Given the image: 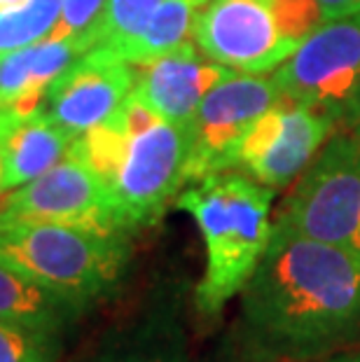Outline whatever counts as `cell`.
<instances>
[{
  "label": "cell",
  "instance_id": "4fadbf2b",
  "mask_svg": "<svg viewBox=\"0 0 360 362\" xmlns=\"http://www.w3.org/2000/svg\"><path fill=\"white\" fill-rule=\"evenodd\" d=\"M68 362H192V353L180 311L173 304H157L108 329Z\"/></svg>",
  "mask_w": 360,
  "mask_h": 362
},
{
  "label": "cell",
  "instance_id": "ac0fdd59",
  "mask_svg": "<svg viewBox=\"0 0 360 362\" xmlns=\"http://www.w3.org/2000/svg\"><path fill=\"white\" fill-rule=\"evenodd\" d=\"M64 0H26L0 12V54L47 40L54 30Z\"/></svg>",
  "mask_w": 360,
  "mask_h": 362
},
{
  "label": "cell",
  "instance_id": "484cf974",
  "mask_svg": "<svg viewBox=\"0 0 360 362\" xmlns=\"http://www.w3.org/2000/svg\"><path fill=\"white\" fill-rule=\"evenodd\" d=\"M351 138H354V141H356V145H358V148H360V122H358V124H356L354 129H351Z\"/></svg>",
  "mask_w": 360,
  "mask_h": 362
},
{
  "label": "cell",
  "instance_id": "83f0119b",
  "mask_svg": "<svg viewBox=\"0 0 360 362\" xmlns=\"http://www.w3.org/2000/svg\"><path fill=\"white\" fill-rule=\"evenodd\" d=\"M204 3H209V0H204Z\"/></svg>",
  "mask_w": 360,
  "mask_h": 362
},
{
  "label": "cell",
  "instance_id": "ffe728a7",
  "mask_svg": "<svg viewBox=\"0 0 360 362\" xmlns=\"http://www.w3.org/2000/svg\"><path fill=\"white\" fill-rule=\"evenodd\" d=\"M159 3L162 0H108L94 30L96 45L117 42L136 33Z\"/></svg>",
  "mask_w": 360,
  "mask_h": 362
},
{
  "label": "cell",
  "instance_id": "ba28073f",
  "mask_svg": "<svg viewBox=\"0 0 360 362\" xmlns=\"http://www.w3.org/2000/svg\"><path fill=\"white\" fill-rule=\"evenodd\" d=\"M192 37L211 61L250 75L277 71L300 47L274 0H209L197 12Z\"/></svg>",
  "mask_w": 360,
  "mask_h": 362
},
{
  "label": "cell",
  "instance_id": "9c48e42d",
  "mask_svg": "<svg viewBox=\"0 0 360 362\" xmlns=\"http://www.w3.org/2000/svg\"><path fill=\"white\" fill-rule=\"evenodd\" d=\"M0 220L54 222L129 234L103 180L71 152L50 171L12 189L0 204Z\"/></svg>",
  "mask_w": 360,
  "mask_h": 362
},
{
  "label": "cell",
  "instance_id": "52a82bcc",
  "mask_svg": "<svg viewBox=\"0 0 360 362\" xmlns=\"http://www.w3.org/2000/svg\"><path fill=\"white\" fill-rule=\"evenodd\" d=\"M279 98H283L279 84L267 75L234 73L216 84L185 129L187 185L234 171L243 138Z\"/></svg>",
  "mask_w": 360,
  "mask_h": 362
},
{
  "label": "cell",
  "instance_id": "e0dca14e",
  "mask_svg": "<svg viewBox=\"0 0 360 362\" xmlns=\"http://www.w3.org/2000/svg\"><path fill=\"white\" fill-rule=\"evenodd\" d=\"M80 311L54 292L0 262V320L66 332Z\"/></svg>",
  "mask_w": 360,
  "mask_h": 362
},
{
  "label": "cell",
  "instance_id": "8992f818",
  "mask_svg": "<svg viewBox=\"0 0 360 362\" xmlns=\"http://www.w3.org/2000/svg\"><path fill=\"white\" fill-rule=\"evenodd\" d=\"M281 94L325 112L335 127L360 122V12L327 19L274 71Z\"/></svg>",
  "mask_w": 360,
  "mask_h": 362
},
{
  "label": "cell",
  "instance_id": "d4e9b609",
  "mask_svg": "<svg viewBox=\"0 0 360 362\" xmlns=\"http://www.w3.org/2000/svg\"><path fill=\"white\" fill-rule=\"evenodd\" d=\"M26 0H0V12H5V10H14V7H19V5H24Z\"/></svg>",
  "mask_w": 360,
  "mask_h": 362
},
{
  "label": "cell",
  "instance_id": "603a6c76",
  "mask_svg": "<svg viewBox=\"0 0 360 362\" xmlns=\"http://www.w3.org/2000/svg\"><path fill=\"white\" fill-rule=\"evenodd\" d=\"M192 362H246V360H243L239 353H236L232 341L227 339V341H222L213 353H209V356H204V358H199V360L192 358Z\"/></svg>",
  "mask_w": 360,
  "mask_h": 362
},
{
  "label": "cell",
  "instance_id": "8fae6325",
  "mask_svg": "<svg viewBox=\"0 0 360 362\" xmlns=\"http://www.w3.org/2000/svg\"><path fill=\"white\" fill-rule=\"evenodd\" d=\"M136 84V66L91 47L47 87L42 112L78 138L105 122L127 101Z\"/></svg>",
  "mask_w": 360,
  "mask_h": 362
},
{
  "label": "cell",
  "instance_id": "5bb4252c",
  "mask_svg": "<svg viewBox=\"0 0 360 362\" xmlns=\"http://www.w3.org/2000/svg\"><path fill=\"white\" fill-rule=\"evenodd\" d=\"M91 47L80 37H47L0 54V112H35L47 87Z\"/></svg>",
  "mask_w": 360,
  "mask_h": 362
},
{
  "label": "cell",
  "instance_id": "5b68a950",
  "mask_svg": "<svg viewBox=\"0 0 360 362\" xmlns=\"http://www.w3.org/2000/svg\"><path fill=\"white\" fill-rule=\"evenodd\" d=\"M277 220L360 262V148L337 134L293 182Z\"/></svg>",
  "mask_w": 360,
  "mask_h": 362
},
{
  "label": "cell",
  "instance_id": "30bf717a",
  "mask_svg": "<svg viewBox=\"0 0 360 362\" xmlns=\"http://www.w3.org/2000/svg\"><path fill=\"white\" fill-rule=\"evenodd\" d=\"M335 122L316 107L283 96L260 117L236 152L234 171L281 189L293 185L327 143Z\"/></svg>",
  "mask_w": 360,
  "mask_h": 362
},
{
  "label": "cell",
  "instance_id": "7402d4cb",
  "mask_svg": "<svg viewBox=\"0 0 360 362\" xmlns=\"http://www.w3.org/2000/svg\"><path fill=\"white\" fill-rule=\"evenodd\" d=\"M316 5H318L323 21L349 17V14L360 12V0H316Z\"/></svg>",
  "mask_w": 360,
  "mask_h": 362
},
{
  "label": "cell",
  "instance_id": "7a4b0ae2",
  "mask_svg": "<svg viewBox=\"0 0 360 362\" xmlns=\"http://www.w3.org/2000/svg\"><path fill=\"white\" fill-rule=\"evenodd\" d=\"M108 187L129 234L157 225L185 189V129L162 119L134 94L68 148Z\"/></svg>",
  "mask_w": 360,
  "mask_h": 362
},
{
  "label": "cell",
  "instance_id": "44dd1931",
  "mask_svg": "<svg viewBox=\"0 0 360 362\" xmlns=\"http://www.w3.org/2000/svg\"><path fill=\"white\" fill-rule=\"evenodd\" d=\"M105 3L108 0H64L59 21L50 37H80L89 47H96L94 30L105 10Z\"/></svg>",
  "mask_w": 360,
  "mask_h": 362
},
{
  "label": "cell",
  "instance_id": "7c38bea8",
  "mask_svg": "<svg viewBox=\"0 0 360 362\" xmlns=\"http://www.w3.org/2000/svg\"><path fill=\"white\" fill-rule=\"evenodd\" d=\"M234 75L232 68L211 61L194 42H180L164 57L136 66L132 94L171 124L187 129L204 96Z\"/></svg>",
  "mask_w": 360,
  "mask_h": 362
},
{
  "label": "cell",
  "instance_id": "d6986e66",
  "mask_svg": "<svg viewBox=\"0 0 360 362\" xmlns=\"http://www.w3.org/2000/svg\"><path fill=\"white\" fill-rule=\"evenodd\" d=\"M61 329L0 320V362H61Z\"/></svg>",
  "mask_w": 360,
  "mask_h": 362
},
{
  "label": "cell",
  "instance_id": "3957f363",
  "mask_svg": "<svg viewBox=\"0 0 360 362\" xmlns=\"http://www.w3.org/2000/svg\"><path fill=\"white\" fill-rule=\"evenodd\" d=\"M277 189L241 171H222L192 182L175 199L202 234L206 264L194 288V309L204 322H216L241 295L262 259L272 236Z\"/></svg>",
  "mask_w": 360,
  "mask_h": 362
},
{
  "label": "cell",
  "instance_id": "9a60e30c",
  "mask_svg": "<svg viewBox=\"0 0 360 362\" xmlns=\"http://www.w3.org/2000/svg\"><path fill=\"white\" fill-rule=\"evenodd\" d=\"M75 138L40 110L0 112V173L3 189L12 192L30 182L66 157Z\"/></svg>",
  "mask_w": 360,
  "mask_h": 362
},
{
  "label": "cell",
  "instance_id": "277c9868",
  "mask_svg": "<svg viewBox=\"0 0 360 362\" xmlns=\"http://www.w3.org/2000/svg\"><path fill=\"white\" fill-rule=\"evenodd\" d=\"M132 234L0 220V262L87 313L120 290L132 264Z\"/></svg>",
  "mask_w": 360,
  "mask_h": 362
},
{
  "label": "cell",
  "instance_id": "2e32d148",
  "mask_svg": "<svg viewBox=\"0 0 360 362\" xmlns=\"http://www.w3.org/2000/svg\"><path fill=\"white\" fill-rule=\"evenodd\" d=\"M204 5V0H162L136 33L124 40L96 45V47L132 66H145L192 35L194 17Z\"/></svg>",
  "mask_w": 360,
  "mask_h": 362
},
{
  "label": "cell",
  "instance_id": "4316f807",
  "mask_svg": "<svg viewBox=\"0 0 360 362\" xmlns=\"http://www.w3.org/2000/svg\"><path fill=\"white\" fill-rule=\"evenodd\" d=\"M3 173H0V204H3Z\"/></svg>",
  "mask_w": 360,
  "mask_h": 362
},
{
  "label": "cell",
  "instance_id": "cb8c5ba5",
  "mask_svg": "<svg viewBox=\"0 0 360 362\" xmlns=\"http://www.w3.org/2000/svg\"><path fill=\"white\" fill-rule=\"evenodd\" d=\"M316 362H360V346H354V349H347V351H339V353H332V356L320 358Z\"/></svg>",
  "mask_w": 360,
  "mask_h": 362
},
{
  "label": "cell",
  "instance_id": "6da1fadb",
  "mask_svg": "<svg viewBox=\"0 0 360 362\" xmlns=\"http://www.w3.org/2000/svg\"><path fill=\"white\" fill-rule=\"evenodd\" d=\"M229 341L246 362H316L360 346V262L274 218Z\"/></svg>",
  "mask_w": 360,
  "mask_h": 362
}]
</instances>
